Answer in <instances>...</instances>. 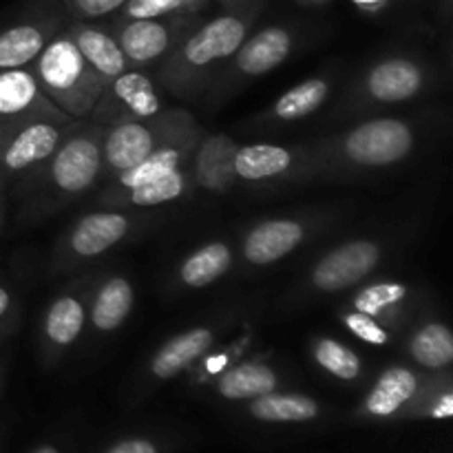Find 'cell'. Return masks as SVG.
I'll return each instance as SVG.
<instances>
[{"label":"cell","mask_w":453,"mask_h":453,"mask_svg":"<svg viewBox=\"0 0 453 453\" xmlns=\"http://www.w3.org/2000/svg\"><path fill=\"white\" fill-rule=\"evenodd\" d=\"M237 142L228 135L202 137L195 149V171L193 180L199 188L211 193H224L237 180L234 173V155Z\"/></svg>","instance_id":"obj_17"},{"label":"cell","mask_w":453,"mask_h":453,"mask_svg":"<svg viewBox=\"0 0 453 453\" xmlns=\"http://www.w3.org/2000/svg\"><path fill=\"white\" fill-rule=\"evenodd\" d=\"M211 0H127L122 4V20L135 18H166V16H197Z\"/></svg>","instance_id":"obj_32"},{"label":"cell","mask_w":453,"mask_h":453,"mask_svg":"<svg viewBox=\"0 0 453 453\" xmlns=\"http://www.w3.org/2000/svg\"><path fill=\"white\" fill-rule=\"evenodd\" d=\"M133 303H135V290L127 277H111L109 281L97 288L93 296L91 317L93 327L97 332H113L122 326L131 314Z\"/></svg>","instance_id":"obj_22"},{"label":"cell","mask_w":453,"mask_h":453,"mask_svg":"<svg viewBox=\"0 0 453 453\" xmlns=\"http://www.w3.org/2000/svg\"><path fill=\"white\" fill-rule=\"evenodd\" d=\"M190 181H193V173L186 166H181L177 171L155 177V180L146 181V184L137 186L133 190H127L122 195L131 206L155 208L184 197L190 188Z\"/></svg>","instance_id":"obj_29"},{"label":"cell","mask_w":453,"mask_h":453,"mask_svg":"<svg viewBox=\"0 0 453 453\" xmlns=\"http://www.w3.org/2000/svg\"><path fill=\"white\" fill-rule=\"evenodd\" d=\"M416 135L407 122L398 118H379L358 124L339 142L345 162L363 168H383L403 162L414 150Z\"/></svg>","instance_id":"obj_5"},{"label":"cell","mask_w":453,"mask_h":453,"mask_svg":"<svg viewBox=\"0 0 453 453\" xmlns=\"http://www.w3.org/2000/svg\"><path fill=\"white\" fill-rule=\"evenodd\" d=\"M3 181H4V175H3V171H0V186H3Z\"/></svg>","instance_id":"obj_42"},{"label":"cell","mask_w":453,"mask_h":453,"mask_svg":"<svg viewBox=\"0 0 453 453\" xmlns=\"http://www.w3.org/2000/svg\"><path fill=\"white\" fill-rule=\"evenodd\" d=\"M0 217H3V206H0Z\"/></svg>","instance_id":"obj_45"},{"label":"cell","mask_w":453,"mask_h":453,"mask_svg":"<svg viewBox=\"0 0 453 453\" xmlns=\"http://www.w3.org/2000/svg\"><path fill=\"white\" fill-rule=\"evenodd\" d=\"M341 321H343V326L348 327L349 332H352L357 339L365 341V343L370 345H385L389 343V332L385 330V326L380 321H376V319L367 317V314H361V312H345L343 317H341Z\"/></svg>","instance_id":"obj_33"},{"label":"cell","mask_w":453,"mask_h":453,"mask_svg":"<svg viewBox=\"0 0 453 453\" xmlns=\"http://www.w3.org/2000/svg\"><path fill=\"white\" fill-rule=\"evenodd\" d=\"M127 0H65V9L75 20H97L122 9Z\"/></svg>","instance_id":"obj_34"},{"label":"cell","mask_w":453,"mask_h":453,"mask_svg":"<svg viewBox=\"0 0 453 453\" xmlns=\"http://www.w3.org/2000/svg\"><path fill=\"white\" fill-rule=\"evenodd\" d=\"M354 4H357L361 12H367V13H376V12H383L385 7H388L389 0H352Z\"/></svg>","instance_id":"obj_37"},{"label":"cell","mask_w":453,"mask_h":453,"mask_svg":"<svg viewBox=\"0 0 453 453\" xmlns=\"http://www.w3.org/2000/svg\"><path fill=\"white\" fill-rule=\"evenodd\" d=\"M66 34L71 35V40L78 47V51L82 53L84 60L100 73V78L106 84L118 78V75H122L124 71L131 69L127 56L119 49L118 38L109 34L104 27L91 25L87 20H75L66 29Z\"/></svg>","instance_id":"obj_16"},{"label":"cell","mask_w":453,"mask_h":453,"mask_svg":"<svg viewBox=\"0 0 453 453\" xmlns=\"http://www.w3.org/2000/svg\"><path fill=\"white\" fill-rule=\"evenodd\" d=\"M109 453H157V451H155V447L150 445L149 441H140V438H135V441L119 442V445H115Z\"/></svg>","instance_id":"obj_35"},{"label":"cell","mask_w":453,"mask_h":453,"mask_svg":"<svg viewBox=\"0 0 453 453\" xmlns=\"http://www.w3.org/2000/svg\"><path fill=\"white\" fill-rule=\"evenodd\" d=\"M35 453H58V451L53 449V447H40V449L35 451Z\"/></svg>","instance_id":"obj_40"},{"label":"cell","mask_w":453,"mask_h":453,"mask_svg":"<svg viewBox=\"0 0 453 453\" xmlns=\"http://www.w3.org/2000/svg\"><path fill=\"white\" fill-rule=\"evenodd\" d=\"M159 113H164V104L153 80L142 71L128 69L106 84L88 118H93L100 128H106L111 124L155 118Z\"/></svg>","instance_id":"obj_6"},{"label":"cell","mask_w":453,"mask_h":453,"mask_svg":"<svg viewBox=\"0 0 453 453\" xmlns=\"http://www.w3.org/2000/svg\"><path fill=\"white\" fill-rule=\"evenodd\" d=\"M420 379L416 372L403 365H394L379 376L372 388L370 396L365 398V411L372 416H394L403 405L418 394Z\"/></svg>","instance_id":"obj_21"},{"label":"cell","mask_w":453,"mask_h":453,"mask_svg":"<svg viewBox=\"0 0 453 453\" xmlns=\"http://www.w3.org/2000/svg\"><path fill=\"white\" fill-rule=\"evenodd\" d=\"M230 265H233V250L228 243L211 242L186 257L180 268V279L188 288H206L224 277Z\"/></svg>","instance_id":"obj_25"},{"label":"cell","mask_w":453,"mask_h":453,"mask_svg":"<svg viewBox=\"0 0 453 453\" xmlns=\"http://www.w3.org/2000/svg\"><path fill=\"white\" fill-rule=\"evenodd\" d=\"M12 305H13V295L7 290V288L0 286V321L7 317L9 310H12Z\"/></svg>","instance_id":"obj_38"},{"label":"cell","mask_w":453,"mask_h":453,"mask_svg":"<svg viewBox=\"0 0 453 453\" xmlns=\"http://www.w3.org/2000/svg\"><path fill=\"white\" fill-rule=\"evenodd\" d=\"M199 140H202V133L190 131L186 135L177 137V140L168 142L162 149L153 150L146 159H142L137 166L128 168L122 175L113 177V193H127V190L137 188V186L146 184V181L155 180L159 175H166V173L177 171V168L186 166L190 157L195 155Z\"/></svg>","instance_id":"obj_15"},{"label":"cell","mask_w":453,"mask_h":453,"mask_svg":"<svg viewBox=\"0 0 453 453\" xmlns=\"http://www.w3.org/2000/svg\"><path fill=\"white\" fill-rule=\"evenodd\" d=\"M314 361L327 372V374L336 376L341 380H354L361 376V358L354 349L343 345L336 339H317L312 348Z\"/></svg>","instance_id":"obj_31"},{"label":"cell","mask_w":453,"mask_h":453,"mask_svg":"<svg viewBox=\"0 0 453 453\" xmlns=\"http://www.w3.org/2000/svg\"><path fill=\"white\" fill-rule=\"evenodd\" d=\"M250 414L265 423H305L317 418L319 405L317 401L301 394L270 392L265 396L252 398Z\"/></svg>","instance_id":"obj_26"},{"label":"cell","mask_w":453,"mask_h":453,"mask_svg":"<svg viewBox=\"0 0 453 453\" xmlns=\"http://www.w3.org/2000/svg\"><path fill=\"white\" fill-rule=\"evenodd\" d=\"M305 226L296 219H268L257 224L243 239V257L252 265L281 261L303 243Z\"/></svg>","instance_id":"obj_14"},{"label":"cell","mask_w":453,"mask_h":453,"mask_svg":"<svg viewBox=\"0 0 453 453\" xmlns=\"http://www.w3.org/2000/svg\"><path fill=\"white\" fill-rule=\"evenodd\" d=\"M221 3H239V0H221Z\"/></svg>","instance_id":"obj_43"},{"label":"cell","mask_w":453,"mask_h":453,"mask_svg":"<svg viewBox=\"0 0 453 453\" xmlns=\"http://www.w3.org/2000/svg\"><path fill=\"white\" fill-rule=\"evenodd\" d=\"M432 416H434V418H451V416H453V398H451V394H445V396L441 398V403H438V405L434 407Z\"/></svg>","instance_id":"obj_36"},{"label":"cell","mask_w":453,"mask_h":453,"mask_svg":"<svg viewBox=\"0 0 453 453\" xmlns=\"http://www.w3.org/2000/svg\"><path fill=\"white\" fill-rule=\"evenodd\" d=\"M44 96L69 118L88 119L106 82L88 65L73 44L71 35L58 31L29 65Z\"/></svg>","instance_id":"obj_1"},{"label":"cell","mask_w":453,"mask_h":453,"mask_svg":"<svg viewBox=\"0 0 453 453\" xmlns=\"http://www.w3.org/2000/svg\"><path fill=\"white\" fill-rule=\"evenodd\" d=\"M212 339L215 334L211 327H193V330L173 336L150 358V374L162 380L175 379L211 349Z\"/></svg>","instance_id":"obj_19"},{"label":"cell","mask_w":453,"mask_h":453,"mask_svg":"<svg viewBox=\"0 0 453 453\" xmlns=\"http://www.w3.org/2000/svg\"><path fill=\"white\" fill-rule=\"evenodd\" d=\"M292 44L295 40L286 27H265L250 40H243L242 47L234 51V69L250 78L268 73L290 56Z\"/></svg>","instance_id":"obj_18"},{"label":"cell","mask_w":453,"mask_h":453,"mask_svg":"<svg viewBox=\"0 0 453 453\" xmlns=\"http://www.w3.org/2000/svg\"><path fill=\"white\" fill-rule=\"evenodd\" d=\"M84 321H87V308L82 299L75 295L58 296L44 314V341L56 349L69 348L82 334Z\"/></svg>","instance_id":"obj_24"},{"label":"cell","mask_w":453,"mask_h":453,"mask_svg":"<svg viewBox=\"0 0 453 453\" xmlns=\"http://www.w3.org/2000/svg\"><path fill=\"white\" fill-rule=\"evenodd\" d=\"M0 339H3V327H0Z\"/></svg>","instance_id":"obj_44"},{"label":"cell","mask_w":453,"mask_h":453,"mask_svg":"<svg viewBox=\"0 0 453 453\" xmlns=\"http://www.w3.org/2000/svg\"><path fill=\"white\" fill-rule=\"evenodd\" d=\"M131 230V219L124 212H91L75 221L66 237V248L78 259H93L118 246Z\"/></svg>","instance_id":"obj_13"},{"label":"cell","mask_w":453,"mask_h":453,"mask_svg":"<svg viewBox=\"0 0 453 453\" xmlns=\"http://www.w3.org/2000/svg\"><path fill=\"white\" fill-rule=\"evenodd\" d=\"M277 385L279 376L273 367L259 361H250L224 372L217 389L228 401H252V398L277 392Z\"/></svg>","instance_id":"obj_23"},{"label":"cell","mask_w":453,"mask_h":453,"mask_svg":"<svg viewBox=\"0 0 453 453\" xmlns=\"http://www.w3.org/2000/svg\"><path fill=\"white\" fill-rule=\"evenodd\" d=\"M255 9L257 7L252 3H243L239 9L221 13V16L203 22L190 35H186L171 53V60L164 69V80L168 82V87L186 84L215 62L234 56V51L246 40L252 18H255Z\"/></svg>","instance_id":"obj_2"},{"label":"cell","mask_w":453,"mask_h":453,"mask_svg":"<svg viewBox=\"0 0 453 453\" xmlns=\"http://www.w3.org/2000/svg\"><path fill=\"white\" fill-rule=\"evenodd\" d=\"M195 16L135 18L119 22L115 38L131 66H144L175 51L188 35Z\"/></svg>","instance_id":"obj_7"},{"label":"cell","mask_w":453,"mask_h":453,"mask_svg":"<svg viewBox=\"0 0 453 453\" xmlns=\"http://www.w3.org/2000/svg\"><path fill=\"white\" fill-rule=\"evenodd\" d=\"M330 96V82L326 78H312L296 84L288 93H283L273 106V118L283 122H296L308 115H312Z\"/></svg>","instance_id":"obj_30"},{"label":"cell","mask_w":453,"mask_h":453,"mask_svg":"<svg viewBox=\"0 0 453 453\" xmlns=\"http://www.w3.org/2000/svg\"><path fill=\"white\" fill-rule=\"evenodd\" d=\"M303 3H312V4H321V3H327V0H303Z\"/></svg>","instance_id":"obj_41"},{"label":"cell","mask_w":453,"mask_h":453,"mask_svg":"<svg viewBox=\"0 0 453 453\" xmlns=\"http://www.w3.org/2000/svg\"><path fill=\"white\" fill-rule=\"evenodd\" d=\"M62 31V13L53 4L34 9L27 18L0 29V71L29 66L44 44Z\"/></svg>","instance_id":"obj_10"},{"label":"cell","mask_w":453,"mask_h":453,"mask_svg":"<svg viewBox=\"0 0 453 453\" xmlns=\"http://www.w3.org/2000/svg\"><path fill=\"white\" fill-rule=\"evenodd\" d=\"M73 127L75 122H58V119L44 118L18 124L0 149L3 175H20L47 162Z\"/></svg>","instance_id":"obj_8"},{"label":"cell","mask_w":453,"mask_h":453,"mask_svg":"<svg viewBox=\"0 0 453 453\" xmlns=\"http://www.w3.org/2000/svg\"><path fill=\"white\" fill-rule=\"evenodd\" d=\"M383 248L372 239H352L317 261L310 273V283L319 292H341L361 283L380 264Z\"/></svg>","instance_id":"obj_9"},{"label":"cell","mask_w":453,"mask_h":453,"mask_svg":"<svg viewBox=\"0 0 453 453\" xmlns=\"http://www.w3.org/2000/svg\"><path fill=\"white\" fill-rule=\"evenodd\" d=\"M425 87V71L416 60L405 56L388 58L379 65L372 66L365 75L367 96L383 104H396V102H407L418 96Z\"/></svg>","instance_id":"obj_12"},{"label":"cell","mask_w":453,"mask_h":453,"mask_svg":"<svg viewBox=\"0 0 453 453\" xmlns=\"http://www.w3.org/2000/svg\"><path fill=\"white\" fill-rule=\"evenodd\" d=\"M296 153L286 146L248 144L234 155V173L246 181H270L288 175L295 168Z\"/></svg>","instance_id":"obj_20"},{"label":"cell","mask_w":453,"mask_h":453,"mask_svg":"<svg viewBox=\"0 0 453 453\" xmlns=\"http://www.w3.org/2000/svg\"><path fill=\"white\" fill-rule=\"evenodd\" d=\"M197 131V124L184 111H164L155 118L128 119L102 128V162L104 173L118 177L137 166L153 150L168 142Z\"/></svg>","instance_id":"obj_3"},{"label":"cell","mask_w":453,"mask_h":453,"mask_svg":"<svg viewBox=\"0 0 453 453\" xmlns=\"http://www.w3.org/2000/svg\"><path fill=\"white\" fill-rule=\"evenodd\" d=\"M49 181L60 197H80L96 186L104 173L102 128L96 122L73 127L47 159Z\"/></svg>","instance_id":"obj_4"},{"label":"cell","mask_w":453,"mask_h":453,"mask_svg":"<svg viewBox=\"0 0 453 453\" xmlns=\"http://www.w3.org/2000/svg\"><path fill=\"white\" fill-rule=\"evenodd\" d=\"M410 354L427 370H445L453 361V336L445 323H425L411 334Z\"/></svg>","instance_id":"obj_27"},{"label":"cell","mask_w":453,"mask_h":453,"mask_svg":"<svg viewBox=\"0 0 453 453\" xmlns=\"http://www.w3.org/2000/svg\"><path fill=\"white\" fill-rule=\"evenodd\" d=\"M407 296H410V288L405 283L380 281L358 290L354 295L352 305L357 312L367 314L376 321H394L401 314Z\"/></svg>","instance_id":"obj_28"},{"label":"cell","mask_w":453,"mask_h":453,"mask_svg":"<svg viewBox=\"0 0 453 453\" xmlns=\"http://www.w3.org/2000/svg\"><path fill=\"white\" fill-rule=\"evenodd\" d=\"M18 124H22V122H0V149H3L4 140L12 135V131L18 127Z\"/></svg>","instance_id":"obj_39"},{"label":"cell","mask_w":453,"mask_h":453,"mask_svg":"<svg viewBox=\"0 0 453 453\" xmlns=\"http://www.w3.org/2000/svg\"><path fill=\"white\" fill-rule=\"evenodd\" d=\"M58 119L78 122L62 113L35 82L29 66L0 71V122H27V119Z\"/></svg>","instance_id":"obj_11"}]
</instances>
